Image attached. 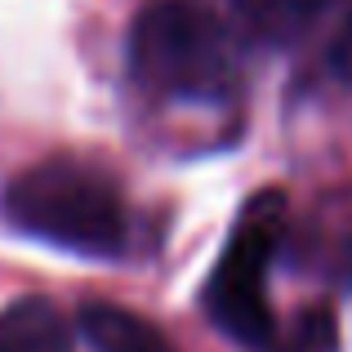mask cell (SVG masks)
Wrapping results in <instances>:
<instances>
[{
	"mask_svg": "<svg viewBox=\"0 0 352 352\" xmlns=\"http://www.w3.org/2000/svg\"><path fill=\"white\" fill-rule=\"evenodd\" d=\"M5 223L80 258H116L129 241V210L116 179L85 161L54 156L5 188Z\"/></svg>",
	"mask_w": 352,
	"mask_h": 352,
	"instance_id": "6da1fadb",
	"label": "cell"
},
{
	"mask_svg": "<svg viewBox=\"0 0 352 352\" xmlns=\"http://www.w3.org/2000/svg\"><path fill=\"white\" fill-rule=\"evenodd\" d=\"M129 76L165 103H228L236 94V50L206 5L156 0L129 27Z\"/></svg>",
	"mask_w": 352,
	"mask_h": 352,
	"instance_id": "7a4b0ae2",
	"label": "cell"
},
{
	"mask_svg": "<svg viewBox=\"0 0 352 352\" xmlns=\"http://www.w3.org/2000/svg\"><path fill=\"white\" fill-rule=\"evenodd\" d=\"M285 236V197L258 192L241 206V219L206 281V317L241 348H276V317L267 299L272 258Z\"/></svg>",
	"mask_w": 352,
	"mask_h": 352,
	"instance_id": "3957f363",
	"label": "cell"
},
{
	"mask_svg": "<svg viewBox=\"0 0 352 352\" xmlns=\"http://www.w3.org/2000/svg\"><path fill=\"white\" fill-rule=\"evenodd\" d=\"M76 326L89 352H174L161 326H152L129 308H116V303H85Z\"/></svg>",
	"mask_w": 352,
	"mask_h": 352,
	"instance_id": "277c9868",
	"label": "cell"
},
{
	"mask_svg": "<svg viewBox=\"0 0 352 352\" xmlns=\"http://www.w3.org/2000/svg\"><path fill=\"white\" fill-rule=\"evenodd\" d=\"M0 352H72V326L50 299H18L0 312Z\"/></svg>",
	"mask_w": 352,
	"mask_h": 352,
	"instance_id": "5b68a950",
	"label": "cell"
},
{
	"mask_svg": "<svg viewBox=\"0 0 352 352\" xmlns=\"http://www.w3.org/2000/svg\"><path fill=\"white\" fill-rule=\"evenodd\" d=\"M330 0H232L241 27L263 45H294Z\"/></svg>",
	"mask_w": 352,
	"mask_h": 352,
	"instance_id": "8992f818",
	"label": "cell"
},
{
	"mask_svg": "<svg viewBox=\"0 0 352 352\" xmlns=\"http://www.w3.org/2000/svg\"><path fill=\"white\" fill-rule=\"evenodd\" d=\"M339 335H335V312L330 308H308L290 330V344L281 352H335Z\"/></svg>",
	"mask_w": 352,
	"mask_h": 352,
	"instance_id": "52a82bcc",
	"label": "cell"
},
{
	"mask_svg": "<svg viewBox=\"0 0 352 352\" xmlns=\"http://www.w3.org/2000/svg\"><path fill=\"white\" fill-rule=\"evenodd\" d=\"M326 67H330V76H339L344 85H352V9H348V18H344V23H339V32L330 36Z\"/></svg>",
	"mask_w": 352,
	"mask_h": 352,
	"instance_id": "ba28073f",
	"label": "cell"
}]
</instances>
